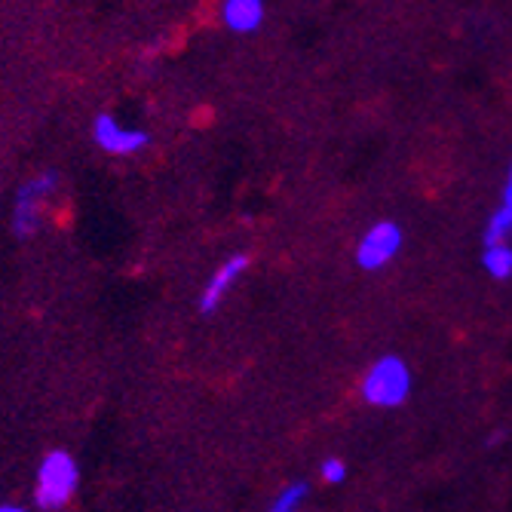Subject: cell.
<instances>
[{"mask_svg":"<svg viewBox=\"0 0 512 512\" xmlns=\"http://www.w3.org/2000/svg\"><path fill=\"white\" fill-rule=\"evenodd\" d=\"M500 206L512 209V163L506 169V178H503V197H500Z\"/></svg>","mask_w":512,"mask_h":512,"instance_id":"cell-12","label":"cell"},{"mask_svg":"<svg viewBox=\"0 0 512 512\" xmlns=\"http://www.w3.org/2000/svg\"><path fill=\"white\" fill-rule=\"evenodd\" d=\"M307 482H292L279 491L273 500H270V509L267 512H301L304 500H307Z\"/></svg>","mask_w":512,"mask_h":512,"instance_id":"cell-10","label":"cell"},{"mask_svg":"<svg viewBox=\"0 0 512 512\" xmlns=\"http://www.w3.org/2000/svg\"><path fill=\"white\" fill-rule=\"evenodd\" d=\"M77 485H80L77 460L68 451H50L37 467L34 503L43 512H59L74 497Z\"/></svg>","mask_w":512,"mask_h":512,"instance_id":"cell-3","label":"cell"},{"mask_svg":"<svg viewBox=\"0 0 512 512\" xmlns=\"http://www.w3.org/2000/svg\"><path fill=\"white\" fill-rule=\"evenodd\" d=\"M0 512H28V509L19 503H0Z\"/></svg>","mask_w":512,"mask_h":512,"instance_id":"cell-13","label":"cell"},{"mask_svg":"<svg viewBox=\"0 0 512 512\" xmlns=\"http://www.w3.org/2000/svg\"><path fill=\"white\" fill-rule=\"evenodd\" d=\"M362 399L371 408H399L411 396V368L402 356H381L362 375Z\"/></svg>","mask_w":512,"mask_h":512,"instance_id":"cell-1","label":"cell"},{"mask_svg":"<svg viewBox=\"0 0 512 512\" xmlns=\"http://www.w3.org/2000/svg\"><path fill=\"white\" fill-rule=\"evenodd\" d=\"M482 243L485 246H491V243H512V209L497 206L488 215L485 230H482Z\"/></svg>","mask_w":512,"mask_h":512,"instance_id":"cell-9","label":"cell"},{"mask_svg":"<svg viewBox=\"0 0 512 512\" xmlns=\"http://www.w3.org/2000/svg\"><path fill=\"white\" fill-rule=\"evenodd\" d=\"M319 476L325 485H341L347 479V463L341 457H325L319 463Z\"/></svg>","mask_w":512,"mask_h":512,"instance_id":"cell-11","label":"cell"},{"mask_svg":"<svg viewBox=\"0 0 512 512\" xmlns=\"http://www.w3.org/2000/svg\"><path fill=\"white\" fill-rule=\"evenodd\" d=\"M221 22L227 31L234 34H255L264 25V0H221V10H218Z\"/></svg>","mask_w":512,"mask_h":512,"instance_id":"cell-7","label":"cell"},{"mask_svg":"<svg viewBox=\"0 0 512 512\" xmlns=\"http://www.w3.org/2000/svg\"><path fill=\"white\" fill-rule=\"evenodd\" d=\"M402 243H405L402 224L393 218H381L362 230V237L356 243V264L362 270H384L387 264L396 261Z\"/></svg>","mask_w":512,"mask_h":512,"instance_id":"cell-4","label":"cell"},{"mask_svg":"<svg viewBox=\"0 0 512 512\" xmlns=\"http://www.w3.org/2000/svg\"><path fill=\"white\" fill-rule=\"evenodd\" d=\"M249 270V255H230L227 261H221L215 267V273L209 276V283L203 286L200 295V313H215L221 307V301L227 298V292L240 283V276Z\"/></svg>","mask_w":512,"mask_h":512,"instance_id":"cell-6","label":"cell"},{"mask_svg":"<svg viewBox=\"0 0 512 512\" xmlns=\"http://www.w3.org/2000/svg\"><path fill=\"white\" fill-rule=\"evenodd\" d=\"M482 267L497 283L512 279V243H491L482 249Z\"/></svg>","mask_w":512,"mask_h":512,"instance_id":"cell-8","label":"cell"},{"mask_svg":"<svg viewBox=\"0 0 512 512\" xmlns=\"http://www.w3.org/2000/svg\"><path fill=\"white\" fill-rule=\"evenodd\" d=\"M92 142L108 157H135L148 148V132L123 123L114 114H99L92 120Z\"/></svg>","mask_w":512,"mask_h":512,"instance_id":"cell-5","label":"cell"},{"mask_svg":"<svg viewBox=\"0 0 512 512\" xmlns=\"http://www.w3.org/2000/svg\"><path fill=\"white\" fill-rule=\"evenodd\" d=\"M56 194H59V172H53V169L37 172L34 178H28L22 188L16 191L13 212H10V224H13V234L19 240L34 237L37 230L43 227L46 206L53 203Z\"/></svg>","mask_w":512,"mask_h":512,"instance_id":"cell-2","label":"cell"}]
</instances>
